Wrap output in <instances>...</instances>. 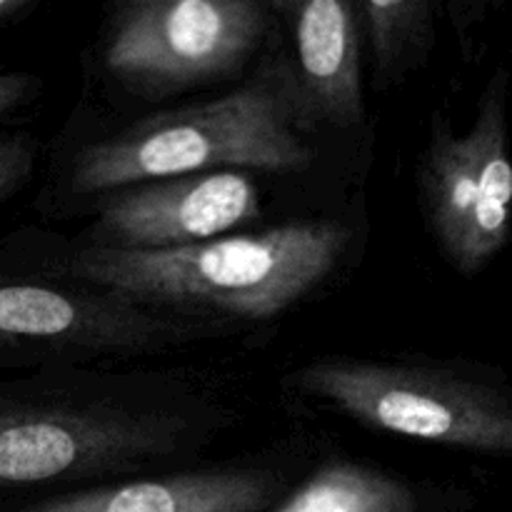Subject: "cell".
Returning a JSON list of instances; mask_svg holds the SVG:
<instances>
[{"instance_id":"9c48e42d","label":"cell","mask_w":512,"mask_h":512,"mask_svg":"<svg viewBox=\"0 0 512 512\" xmlns=\"http://www.w3.org/2000/svg\"><path fill=\"white\" fill-rule=\"evenodd\" d=\"M293 33L298 98L325 123L348 128L363 120L358 3L303 0L275 3Z\"/></svg>"},{"instance_id":"7a4b0ae2","label":"cell","mask_w":512,"mask_h":512,"mask_svg":"<svg viewBox=\"0 0 512 512\" xmlns=\"http://www.w3.org/2000/svg\"><path fill=\"white\" fill-rule=\"evenodd\" d=\"M298 110L295 80L273 65L223 98L150 115L88 145L75 158L70 188L98 195L220 170L295 173L313 160L298 133Z\"/></svg>"},{"instance_id":"2e32d148","label":"cell","mask_w":512,"mask_h":512,"mask_svg":"<svg viewBox=\"0 0 512 512\" xmlns=\"http://www.w3.org/2000/svg\"><path fill=\"white\" fill-rule=\"evenodd\" d=\"M3 270H5V268H3V263H0V273H3Z\"/></svg>"},{"instance_id":"52a82bcc","label":"cell","mask_w":512,"mask_h":512,"mask_svg":"<svg viewBox=\"0 0 512 512\" xmlns=\"http://www.w3.org/2000/svg\"><path fill=\"white\" fill-rule=\"evenodd\" d=\"M178 335L175 325L110 293L0 273V368L60 355L143 353Z\"/></svg>"},{"instance_id":"30bf717a","label":"cell","mask_w":512,"mask_h":512,"mask_svg":"<svg viewBox=\"0 0 512 512\" xmlns=\"http://www.w3.org/2000/svg\"><path fill=\"white\" fill-rule=\"evenodd\" d=\"M275 488L263 470H208L55 495L15 512H260Z\"/></svg>"},{"instance_id":"7c38bea8","label":"cell","mask_w":512,"mask_h":512,"mask_svg":"<svg viewBox=\"0 0 512 512\" xmlns=\"http://www.w3.org/2000/svg\"><path fill=\"white\" fill-rule=\"evenodd\" d=\"M358 13L383 88L400 83L428 58L435 40V5L430 0H365L358 3Z\"/></svg>"},{"instance_id":"ba28073f","label":"cell","mask_w":512,"mask_h":512,"mask_svg":"<svg viewBox=\"0 0 512 512\" xmlns=\"http://www.w3.org/2000/svg\"><path fill=\"white\" fill-rule=\"evenodd\" d=\"M260 215V193L243 170L178 175L130 185L100 200L108 248L178 250L220 238Z\"/></svg>"},{"instance_id":"5b68a950","label":"cell","mask_w":512,"mask_h":512,"mask_svg":"<svg viewBox=\"0 0 512 512\" xmlns=\"http://www.w3.org/2000/svg\"><path fill=\"white\" fill-rule=\"evenodd\" d=\"M268 30L258 0H135L108 23L105 68L145 93L223 78Z\"/></svg>"},{"instance_id":"8fae6325","label":"cell","mask_w":512,"mask_h":512,"mask_svg":"<svg viewBox=\"0 0 512 512\" xmlns=\"http://www.w3.org/2000/svg\"><path fill=\"white\" fill-rule=\"evenodd\" d=\"M270 512H418V498L393 475L333 458Z\"/></svg>"},{"instance_id":"8992f818","label":"cell","mask_w":512,"mask_h":512,"mask_svg":"<svg viewBox=\"0 0 512 512\" xmlns=\"http://www.w3.org/2000/svg\"><path fill=\"white\" fill-rule=\"evenodd\" d=\"M175 445L178 425L170 418L0 393V493L133 468Z\"/></svg>"},{"instance_id":"6da1fadb","label":"cell","mask_w":512,"mask_h":512,"mask_svg":"<svg viewBox=\"0 0 512 512\" xmlns=\"http://www.w3.org/2000/svg\"><path fill=\"white\" fill-rule=\"evenodd\" d=\"M348 238V230L333 220H295L265 233L178 250L90 245L70 268L125 303L270 320L333 273Z\"/></svg>"},{"instance_id":"5bb4252c","label":"cell","mask_w":512,"mask_h":512,"mask_svg":"<svg viewBox=\"0 0 512 512\" xmlns=\"http://www.w3.org/2000/svg\"><path fill=\"white\" fill-rule=\"evenodd\" d=\"M40 78L30 73H0V120L38 95Z\"/></svg>"},{"instance_id":"9a60e30c","label":"cell","mask_w":512,"mask_h":512,"mask_svg":"<svg viewBox=\"0 0 512 512\" xmlns=\"http://www.w3.org/2000/svg\"><path fill=\"white\" fill-rule=\"evenodd\" d=\"M33 0H0V25L20 20L33 10Z\"/></svg>"},{"instance_id":"4fadbf2b","label":"cell","mask_w":512,"mask_h":512,"mask_svg":"<svg viewBox=\"0 0 512 512\" xmlns=\"http://www.w3.org/2000/svg\"><path fill=\"white\" fill-rule=\"evenodd\" d=\"M35 163H38V140L33 135H0V203L13 198L28 183Z\"/></svg>"},{"instance_id":"277c9868","label":"cell","mask_w":512,"mask_h":512,"mask_svg":"<svg viewBox=\"0 0 512 512\" xmlns=\"http://www.w3.org/2000/svg\"><path fill=\"white\" fill-rule=\"evenodd\" d=\"M512 73L490 75L473 125L455 133L433 118L420 158L418 185L425 220L443 258L460 275L488 268L512 235L510 155Z\"/></svg>"},{"instance_id":"3957f363","label":"cell","mask_w":512,"mask_h":512,"mask_svg":"<svg viewBox=\"0 0 512 512\" xmlns=\"http://www.w3.org/2000/svg\"><path fill=\"white\" fill-rule=\"evenodd\" d=\"M298 385L350 420L418 443L512 455V385L450 365L318 358Z\"/></svg>"}]
</instances>
